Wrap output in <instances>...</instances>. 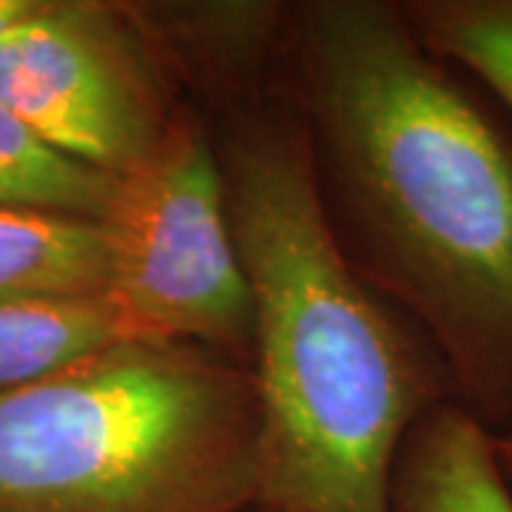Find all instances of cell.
I'll list each match as a JSON object with an SVG mask.
<instances>
[{"label":"cell","mask_w":512,"mask_h":512,"mask_svg":"<svg viewBox=\"0 0 512 512\" xmlns=\"http://www.w3.org/2000/svg\"><path fill=\"white\" fill-rule=\"evenodd\" d=\"M282 60L342 251L427 336L456 402L512 430L510 123L399 3H302Z\"/></svg>","instance_id":"obj_1"},{"label":"cell","mask_w":512,"mask_h":512,"mask_svg":"<svg viewBox=\"0 0 512 512\" xmlns=\"http://www.w3.org/2000/svg\"><path fill=\"white\" fill-rule=\"evenodd\" d=\"M137 339L109 293L0 299V393L46 382L120 342Z\"/></svg>","instance_id":"obj_8"},{"label":"cell","mask_w":512,"mask_h":512,"mask_svg":"<svg viewBox=\"0 0 512 512\" xmlns=\"http://www.w3.org/2000/svg\"><path fill=\"white\" fill-rule=\"evenodd\" d=\"M262 484L251 367L128 339L0 393V512H248Z\"/></svg>","instance_id":"obj_3"},{"label":"cell","mask_w":512,"mask_h":512,"mask_svg":"<svg viewBox=\"0 0 512 512\" xmlns=\"http://www.w3.org/2000/svg\"><path fill=\"white\" fill-rule=\"evenodd\" d=\"M180 86L222 109L265 94V69L285 49L291 9L279 3H131Z\"/></svg>","instance_id":"obj_6"},{"label":"cell","mask_w":512,"mask_h":512,"mask_svg":"<svg viewBox=\"0 0 512 512\" xmlns=\"http://www.w3.org/2000/svg\"><path fill=\"white\" fill-rule=\"evenodd\" d=\"M421 43L470 74L512 117V0L399 3Z\"/></svg>","instance_id":"obj_11"},{"label":"cell","mask_w":512,"mask_h":512,"mask_svg":"<svg viewBox=\"0 0 512 512\" xmlns=\"http://www.w3.org/2000/svg\"><path fill=\"white\" fill-rule=\"evenodd\" d=\"M390 512H512L493 433L453 399L427 410L396 458Z\"/></svg>","instance_id":"obj_7"},{"label":"cell","mask_w":512,"mask_h":512,"mask_svg":"<svg viewBox=\"0 0 512 512\" xmlns=\"http://www.w3.org/2000/svg\"><path fill=\"white\" fill-rule=\"evenodd\" d=\"M120 177L77 163L0 106V211L103 225Z\"/></svg>","instance_id":"obj_9"},{"label":"cell","mask_w":512,"mask_h":512,"mask_svg":"<svg viewBox=\"0 0 512 512\" xmlns=\"http://www.w3.org/2000/svg\"><path fill=\"white\" fill-rule=\"evenodd\" d=\"M109 296L137 339L191 342L251 367L254 296L228 220L214 131L185 106L103 222Z\"/></svg>","instance_id":"obj_4"},{"label":"cell","mask_w":512,"mask_h":512,"mask_svg":"<svg viewBox=\"0 0 512 512\" xmlns=\"http://www.w3.org/2000/svg\"><path fill=\"white\" fill-rule=\"evenodd\" d=\"M109 291L103 225L0 211V299Z\"/></svg>","instance_id":"obj_10"},{"label":"cell","mask_w":512,"mask_h":512,"mask_svg":"<svg viewBox=\"0 0 512 512\" xmlns=\"http://www.w3.org/2000/svg\"><path fill=\"white\" fill-rule=\"evenodd\" d=\"M228 220L254 296V373L268 512H390L413 424L456 402L436 348L330 228L288 100L256 94L214 131Z\"/></svg>","instance_id":"obj_2"},{"label":"cell","mask_w":512,"mask_h":512,"mask_svg":"<svg viewBox=\"0 0 512 512\" xmlns=\"http://www.w3.org/2000/svg\"><path fill=\"white\" fill-rule=\"evenodd\" d=\"M248 512H268V510H262V507H251V510Z\"/></svg>","instance_id":"obj_14"},{"label":"cell","mask_w":512,"mask_h":512,"mask_svg":"<svg viewBox=\"0 0 512 512\" xmlns=\"http://www.w3.org/2000/svg\"><path fill=\"white\" fill-rule=\"evenodd\" d=\"M495 439V456H498V464H501V470H504V476L510 481L512 487V430L507 433H498L493 436Z\"/></svg>","instance_id":"obj_13"},{"label":"cell","mask_w":512,"mask_h":512,"mask_svg":"<svg viewBox=\"0 0 512 512\" xmlns=\"http://www.w3.org/2000/svg\"><path fill=\"white\" fill-rule=\"evenodd\" d=\"M180 83L131 3L46 0L0 37V106L77 163L126 177L171 131Z\"/></svg>","instance_id":"obj_5"},{"label":"cell","mask_w":512,"mask_h":512,"mask_svg":"<svg viewBox=\"0 0 512 512\" xmlns=\"http://www.w3.org/2000/svg\"><path fill=\"white\" fill-rule=\"evenodd\" d=\"M46 0H0V37L40 12Z\"/></svg>","instance_id":"obj_12"}]
</instances>
